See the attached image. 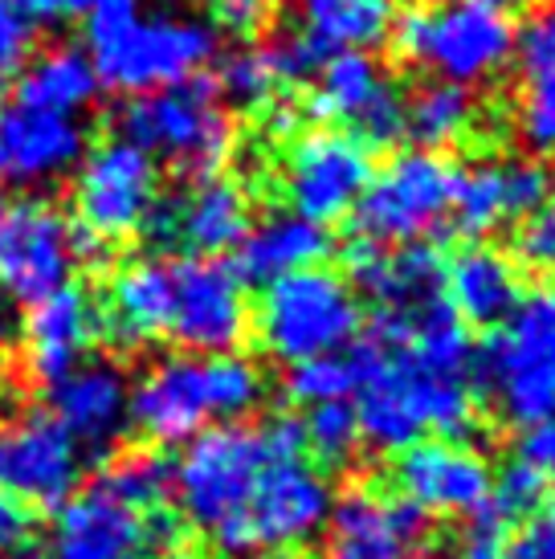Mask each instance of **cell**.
<instances>
[{
	"label": "cell",
	"mask_w": 555,
	"mask_h": 559,
	"mask_svg": "<svg viewBox=\"0 0 555 559\" xmlns=\"http://www.w3.org/2000/svg\"><path fill=\"white\" fill-rule=\"evenodd\" d=\"M265 396V376L253 359L225 356H168L139 376L127 401V417L160 445H180L213 429V420H241Z\"/></svg>",
	"instance_id": "cell-3"
},
{
	"label": "cell",
	"mask_w": 555,
	"mask_h": 559,
	"mask_svg": "<svg viewBox=\"0 0 555 559\" xmlns=\"http://www.w3.org/2000/svg\"><path fill=\"white\" fill-rule=\"evenodd\" d=\"M155 559H204L201 551H185V547H172V551H160Z\"/></svg>",
	"instance_id": "cell-48"
},
{
	"label": "cell",
	"mask_w": 555,
	"mask_h": 559,
	"mask_svg": "<svg viewBox=\"0 0 555 559\" xmlns=\"http://www.w3.org/2000/svg\"><path fill=\"white\" fill-rule=\"evenodd\" d=\"M515 53L523 66V86L555 94V0L531 16L523 29H515Z\"/></svg>",
	"instance_id": "cell-36"
},
{
	"label": "cell",
	"mask_w": 555,
	"mask_h": 559,
	"mask_svg": "<svg viewBox=\"0 0 555 559\" xmlns=\"http://www.w3.org/2000/svg\"><path fill=\"white\" fill-rule=\"evenodd\" d=\"M33 41H37V29L33 21L13 0H0V82L16 79L25 62L33 58Z\"/></svg>",
	"instance_id": "cell-38"
},
{
	"label": "cell",
	"mask_w": 555,
	"mask_h": 559,
	"mask_svg": "<svg viewBox=\"0 0 555 559\" xmlns=\"http://www.w3.org/2000/svg\"><path fill=\"white\" fill-rule=\"evenodd\" d=\"M515 135L531 156H555V94L552 91H519L515 103Z\"/></svg>",
	"instance_id": "cell-37"
},
{
	"label": "cell",
	"mask_w": 555,
	"mask_h": 559,
	"mask_svg": "<svg viewBox=\"0 0 555 559\" xmlns=\"http://www.w3.org/2000/svg\"><path fill=\"white\" fill-rule=\"evenodd\" d=\"M98 331V311L86 298V290H78L66 282L62 290L46 295L42 302H33L25 314V364L29 376L42 384L62 380L70 368L82 364L86 343Z\"/></svg>",
	"instance_id": "cell-24"
},
{
	"label": "cell",
	"mask_w": 555,
	"mask_h": 559,
	"mask_svg": "<svg viewBox=\"0 0 555 559\" xmlns=\"http://www.w3.org/2000/svg\"><path fill=\"white\" fill-rule=\"evenodd\" d=\"M359 298L335 270L310 265L270 282L258 302V340L282 364L340 356L359 335Z\"/></svg>",
	"instance_id": "cell-6"
},
{
	"label": "cell",
	"mask_w": 555,
	"mask_h": 559,
	"mask_svg": "<svg viewBox=\"0 0 555 559\" xmlns=\"http://www.w3.org/2000/svg\"><path fill=\"white\" fill-rule=\"evenodd\" d=\"M286 392H291L298 404H331L343 401L347 392H355V359L343 356H319V359H303L291 368V380H286Z\"/></svg>",
	"instance_id": "cell-35"
},
{
	"label": "cell",
	"mask_w": 555,
	"mask_h": 559,
	"mask_svg": "<svg viewBox=\"0 0 555 559\" xmlns=\"http://www.w3.org/2000/svg\"><path fill=\"white\" fill-rule=\"evenodd\" d=\"M482 380L515 425L555 417V290L527 295L486 347Z\"/></svg>",
	"instance_id": "cell-9"
},
{
	"label": "cell",
	"mask_w": 555,
	"mask_h": 559,
	"mask_svg": "<svg viewBox=\"0 0 555 559\" xmlns=\"http://www.w3.org/2000/svg\"><path fill=\"white\" fill-rule=\"evenodd\" d=\"M143 514L127 511L98 486L58 507V523L46 544V559H143Z\"/></svg>",
	"instance_id": "cell-23"
},
{
	"label": "cell",
	"mask_w": 555,
	"mask_h": 559,
	"mask_svg": "<svg viewBox=\"0 0 555 559\" xmlns=\"http://www.w3.org/2000/svg\"><path fill=\"white\" fill-rule=\"evenodd\" d=\"M78 265L74 225L49 201H21L0 221V286L21 302L62 290Z\"/></svg>",
	"instance_id": "cell-14"
},
{
	"label": "cell",
	"mask_w": 555,
	"mask_h": 559,
	"mask_svg": "<svg viewBox=\"0 0 555 559\" xmlns=\"http://www.w3.org/2000/svg\"><path fill=\"white\" fill-rule=\"evenodd\" d=\"M368 180V143H359L352 131H340V127H319L298 135L282 159V192L291 201V213L323 229L355 213Z\"/></svg>",
	"instance_id": "cell-12"
},
{
	"label": "cell",
	"mask_w": 555,
	"mask_h": 559,
	"mask_svg": "<svg viewBox=\"0 0 555 559\" xmlns=\"http://www.w3.org/2000/svg\"><path fill=\"white\" fill-rule=\"evenodd\" d=\"M16 98L42 110H58V115H78L98 98V74H94L86 49L78 46H54L25 62L21 82H16Z\"/></svg>",
	"instance_id": "cell-31"
},
{
	"label": "cell",
	"mask_w": 555,
	"mask_h": 559,
	"mask_svg": "<svg viewBox=\"0 0 555 559\" xmlns=\"http://www.w3.org/2000/svg\"><path fill=\"white\" fill-rule=\"evenodd\" d=\"M543 495H547V486H543L531 469L510 462V466L503 469L491 486V511L498 514V519H507V514H523L527 519V514L543 502Z\"/></svg>",
	"instance_id": "cell-39"
},
{
	"label": "cell",
	"mask_w": 555,
	"mask_h": 559,
	"mask_svg": "<svg viewBox=\"0 0 555 559\" xmlns=\"http://www.w3.org/2000/svg\"><path fill=\"white\" fill-rule=\"evenodd\" d=\"M331 253V234L298 213H270L258 225H249L237 246V278L270 282L319 265Z\"/></svg>",
	"instance_id": "cell-28"
},
{
	"label": "cell",
	"mask_w": 555,
	"mask_h": 559,
	"mask_svg": "<svg viewBox=\"0 0 555 559\" xmlns=\"http://www.w3.org/2000/svg\"><path fill=\"white\" fill-rule=\"evenodd\" d=\"M441 282H446L449 311L474 326H503L515 314V307L523 302L519 265L510 262L507 253L486 246L462 249L446 265Z\"/></svg>",
	"instance_id": "cell-26"
},
{
	"label": "cell",
	"mask_w": 555,
	"mask_h": 559,
	"mask_svg": "<svg viewBox=\"0 0 555 559\" xmlns=\"http://www.w3.org/2000/svg\"><path fill=\"white\" fill-rule=\"evenodd\" d=\"M319 58H315V49L307 41H278V46H241L233 49L229 58L221 62V94L229 98L233 107L241 110H262L270 107L278 94L294 86V82L303 79H315V70H319Z\"/></svg>",
	"instance_id": "cell-30"
},
{
	"label": "cell",
	"mask_w": 555,
	"mask_h": 559,
	"mask_svg": "<svg viewBox=\"0 0 555 559\" xmlns=\"http://www.w3.org/2000/svg\"><path fill=\"white\" fill-rule=\"evenodd\" d=\"M37 547V519L25 502L0 490V559H29Z\"/></svg>",
	"instance_id": "cell-43"
},
{
	"label": "cell",
	"mask_w": 555,
	"mask_h": 559,
	"mask_svg": "<svg viewBox=\"0 0 555 559\" xmlns=\"http://www.w3.org/2000/svg\"><path fill=\"white\" fill-rule=\"evenodd\" d=\"M249 221L246 192L233 180L204 176L176 197H160L139 234H147L160 249H180L188 258H216L241 246Z\"/></svg>",
	"instance_id": "cell-16"
},
{
	"label": "cell",
	"mask_w": 555,
	"mask_h": 559,
	"mask_svg": "<svg viewBox=\"0 0 555 559\" xmlns=\"http://www.w3.org/2000/svg\"><path fill=\"white\" fill-rule=\"evenodd\" d=\"M172 314V262L143 258L123 265L107 290V302L98 311V331L115 347H143V343L168 335Z\"/></svg>",
	"instance_id": "cell-25"
},
{
	"label": "cell",
	"mask_w": 555,
	"mask_h": 559,
	"mask_svg": "<svg viewBox=\"0 0 555 559\" xmlns=\"http://www.w3.org/2000/svg\"><path fill=\"white\" fill-rule=\"evenodd\" d=\"M474 4H486V9H494V13H510V9H519V4H527V0H474Z\"/></svg>",
	"instance_id": "cell-47"
},
{
	"label": "cell",
	"mask_w": 555,
	"mask_h": 559,
	"mask_svg": "<svg viewBox=\"0 0 555 559\" xmlns=\"http://www.w3.org/2000/svg\"><path fill=\"white\" fill-rule=\"evenodd\" d=\"M510 462L531 469L543 486H555V417L519 425V437H515V457H510Z\"/></svg>",
	"instance_id": "cell-41"
},
{
	"label": "cell",
	"mask_w": 555,
	"mask_h": 559,
	"mask_svg": "<svg viewBox=\"0 0 555 559\" xmlns=\"http://www.w3.org/2000/svg\"><path fill=\"white\" fill-rule=\"evenodd\" d=\"M397 29V0H298V41L323 62L331 53H368Z\"/></svg>",
	"instance_id": "cell-29"
},
{
	"label": "cell",
	"mask_w": 555,
	"mask_h": 559,
	"mask_svg": "<svg viewBox=\"0 0 555 559\" xmlns=\"http://www.w3.org/2000/svg\"><path fill=\"white\" fill-rule=\"evenodd\" d=\"M462 168L441 152H401L371 171L355 204V225L376 246H413L433 234L453 209Z\"/></svg>",
	"instance_id": "cell-10"
},
{
	"label": "cell",
	"mask_w": 555,
	"mask_h": 559,
	"mask_svg": "<svg viewBox=\"0 0 555 559\" xmlns=\"http://www.w3.org/2000/svg\"><path fill=\"white\" fill-rule=\"evenodd\" d=\"M249 331V302L237 270L216 258L172 262L168 335L192 356H225Z\"/></svg>",
	"instance_id": "cell-13"
},
{
	"label": "cell",
	"mask_w": 555,
	"mask_h": 559,
	"mask_svg": "<svg viewBox=\"0 0 555 559\" xmlns=\"http://www.w3.org/2000/svg\"><path fill=\"white\" fill-rule=\"evenodd\" d=\"M209 9H213L221 29L249 37V33H258L270 21L274 0H209Z\"/></svg>",
	"instance_id": "cell-44"
},
{
	"label": "cell",
	"mask_w": 555,
	"mask_h": 559,
	"mask_svg": "<svg viewBox=\"0 0 555 559\" xmlns=\"http://www.w3.org/2000/svg\"><path fill=\"white\" fill-rule=\"evenodd\" d=\"M397 49L404 62L437 74V82L479 86L503 74L515 58V25L474 0L421 4L397 21Z\"/></svg>",
	"instance_id": "cell-5"
},
{
	"label": "cell",
	"mask_w": 555,
	"mask_h": 559,
	"mask_svg": "<svg viewBox=\"0 0 555 559\" xmlns=\"http://www.w3.org/2000/svg\"><path fill=\"white\" fill-rule=\"evenodd\" d=\"M86 156V127L78 115L0 103V188H37L78 168Z\"/></svg>",
	"instance_id": "cell-19"
},
{
	"label": "cell",
	"mask_w": 555,
	"mask_h": 559,
	"mask_svg": "<svg viewBox=\"0 0 555 559\" xmlns=\"http://www.w3.org/2000/svg\"><path fill=\"white\" fill-rule=\"evenodd\" d=\"M82 478L78 441L46 408L0 425V490L33 507H66Z\"/></svg>",
	"instance_id": "cell-15"
},
{
	"label": "cell",
	"mask_w": 555,
	"mask_h": 559,
	"mask_svg": "<svg viewBox=\"0 0 555 559\" xmlns=\"http://www.w3.org/2000/svg\"><path fill=\"white\" fill-rule=\"evenodd\" d=\"M498 523H503V519H498L491 507L482 514H474L458 559H503V527H498Z\"/></svg>",
	"instance_id": "cell-46"
},
{
	"label": "cell",
	"mask_w": 555,
	"mask_h": 559,
	"mask_svg": "<svg viewBox=\"0 0 555 559\" xmlns=\"http://www.w3.org/2000/svg\"><path fill=\"white\" fill-rule=\"evenodd\" d=\"M127 401H131V380L110 359L78 364L62 380L49 384L54 420L91 453H107L115 437L123 433Z\"/></svg>",
	"instance_id": "cell-21"
},
{
	"label": "cell",
	"mask_w": 555,
	"mask_h": 559,
	"mask_svg": "<svg viewBox=\"0 0 555 559\" xmlns=\"http://www.w3.org/2000/svg\"><path fill=\"white\" fill-rule=\"evenodd\" d=\"M331 559H416L425 514L404 498L355 486L331 507Z\"/></svg>",
	"instance_id": "cell-20"
},
{
	"label": "cell",
	"mask_w": 555,
	"mask_h": 559,
	"mask_svg": "<svg viewBox=\"0 0 555 559\" xmlns=\"http://www.w3.org/2000/svg\"><path fill=\"white\" fill-rule=\"evenodd\" d=\"M479 123V103L465 86L453 82H429L409 98L404 107V135L421 152H441L462 143Z\"/></svg>",
	"instance_id": "cell-32"
},
{
	"label": "cell",
	"mask_w": 555,
	"mask_h": 559,
	"mask_svg": "<svg viewBox=\"0 0 555 559\" xmlns=\"http://www.w3.org/2000/svg\"><path fill=\"white\" fill-rule=\"evenodd\" d=\"M4 209H9V204H4V201H0V221H4Z\"/></svg>",
	"instance_id": "cell-49"
},
{
	"label": "cell",
	"mask_w": 555,
	"mask_h": 559,
	"mask_svg": "<svg viewBox=\"0 0 555 559\" xmlns=\"http://www.w3.org/2000/svg\"><path fill=\"white\" fill-rule=\"evenodd\" d=\"M98 490H107L115 502H123L135 514L164 511L172 495V462L155 450H127L107 466Z\"/></svg>",
	"instance_id": "cell-33"
},
{
	"label": "cell",
	"mask_w": 555,
	"mask_h": 559,
	"mask_svg": "<svg viewBox=\"0 0 555 559\" xmlns=\"http://www.w3.org/2000/svg\"><path fill=\"white\" fill-rule=\"evenodd\" d=\"M303 425L294 417H274L265 425L225 420L197 433L172 466V490L180 498L185 519L213 535L229 527L265 466L282 457H303Z\"/></svg>",
	"instance_id": "cell-4"
},
{
	"label": "cell",
	"mask_w": 555,
	"mask_h": 559,
	"mask_svg": "<svg viewBox=\"0 0 555 559\" xmlns=\"http://www.w3.org/2000/svg\"><path fill=\"white\" fill-rule=\"evenodd\" d=\"M123 140L188 176H216L233 156V123L209 82H180L131 98L119 110Z\"/></svg>",
	"instance_id": "cell-8"
},
{
	"label": "cell",
	"mask_w": 555,
	"mask_h": 559,
	"mask_svg": "<svg viewBox=\"0 0 555 559\" xmlns=\"http://www.w3.org/2000/svg\"><path fill=\"white\" fill-rule=\"evenodd\" d=\"M552 192V176L535 159H507L462 171L449 217L470 237L494 234L503 221H523L540 213Z\"/></svg>",
	"instance_id": "cell-22"
},
{
	"label": "cell",
	"mask_w": 555,
	"mask_h": 559,
	"mask_svg": "<svg viewBox=\"0 0 555 559\" xmlns=\"http://www.w3.org/2000/svg\"><path fill=\"white\" fill-rule=\"evenodd\" d=\"M359 441L401 453L429 437L474 425L470 335L446 298L376 311V340L355 352Z\"/></svg>",
	"instance_id": "cell-1"
},
{
	"label": "cell",
	"mask_w": 555,
	"mask_h": 559,
	"mask_svg": "<svg viewBox=\"0 0 555 559\" xmlns=\"http://www.w3.org/2000/svg\"><path fill=\"white\" fill-rule=\"evenodd\" d=\"M494 474L479 450L429 437L397 453L392 490L421 514H482L491 507Z\"/></svg>",
	"instance_id": "cell-17"
},
{
	"label": "cell",
	"mask_w": 555,
	"mask_h": 559,
	"mask_svg": "<svg viewBox=\"0 0 555 559\" xmlns=\"http://www.w3.org/2000/svg\"><path fill=\"white\" fill-rule=\"evenodd\" d=\"M33 25H66V21H86L103 0H13Z\"/></svg>",
	"instance_id": "cell-45"
},
{
	"label": "cell",
	"mask_w": 555,
	"mask_h": 559,
	"mask_svg": "<svg viewBox=\"0 0 555 559\" xmlns=\"http://www.w3.org/2000/svg\"><path fill=\"white\" fill-rule=\"evenodd\" d=\"M515 258L535 274H555V209H540L523 217L515 234Z\"/></svg>",
	"instance_id": "cell-40"
},
{
	"label": "cell",
	"mask_w": 555,
	"mask_h": 559,
	"mask_svg": "<svg viewBox=\"0 0 555 559\" xmlns=\"http://www.w3.org/2000/svg\"><path fill=\"white\" fill-rule=\"evenodd\" d=\"M310 110L323 123L352 127L359 143H397L404 135V103L371 53H331L315 70Z\"/></svg>",
	"instance_id": "cell-18"
},
{
	"label": "cell",
	"mask_w": 555,
	"mask_h": 559,
	"mask_svg": "<svg viewBox=\"0 0 555 559\" xmlns=\"http://www.w3.org/2000/svg\"><path fill=\"white\" fill-rule=\"evenodd\" d=\"M155 201H160V168L143 147L127 143L123 135L98 143L78 159L74 209L82 234L115 246L143 229Z\"/></svg>",
	"instance_id": "cell-11"
},
{
	"label": "cell",
	"mask_w": 555,
	"mask_h": 559,
	"mask_svg": "<svg viewBox=\"0 0 555 559\" xmlns=\"http://www.w3.org/2000/svg\"><path fill=\"white\" fill-rule=\"evenodd\" d=\"M503 559H555V498L527 514V523L507 544Z\"/></svg>",
	"instance_id": "cell-42"
},
{
	"label": "cell",
	"mask_w": 555,
	"mask_h": 559,
	"mask_svg": "<svg viewBox=\"0 0 555 559\" xmlns=\"http://www.w3.org/2000/svg\"><path fill=\"white\" fill-rule=\"evenodd\" d=\"M347 265H352L355 282L364 286V295L376 298L380 311H397V307H416V302L441 298L446 265L421 241L397 249H385L376 246V241H359L347 253Z\"/></svg>",
	"instance_id": "cell-27"
},
{
	"label": "cell",
	"mask_w": 555,
	"mask_h": 559,
	"mask_svg": "<svg viewBox=\"0 0 555 559\" xmlns=\"http://www.w3.org/2000/svg\"><path fill=\"white\" fill-rule=\"evenodd\" d=\"M331 481L323 469L303 462V457H282L265 466L249 502L229 527L213 535L216 547L233 559L253 556H286L298 547L315 544L331 523Z\"/></svg>",
	"instance_id": "cell-7"
},
{
	"label": "cell",
	"mask_w": 555,
	"mask_h": 559,
	"mask_svg": "<svg viewBox=\"0 0 555 559\" xmlns=\"http://www.w3.org/2000/svg\"><path fill=\"white\" fill-rule=\"evenodd\" d=\"M303 441H307L315 457L323 466H347L352 453L359 450V420L347 401L315 404L303 420Z\"/></svg>",
	"instance_id": "cell-34"
},
{
	"label": "cell",
	"mask_w": 555,
	"mask_h": 559,
	"mask_svg": "<svg viewBox=\"0 0 555 559\" xmlns=\"http://www.w3.org/2000/svg\"><path fill=\"white\" fill-rule=\"evenodd\" d=\"M86 58L98 86L152 94L192 82L216 58V29L188 13H147L143 0H103L86 16Z\"/></svg>",
	"instance_id": "cell-2"
}]
</instances>
